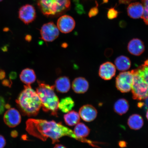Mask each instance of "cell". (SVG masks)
I'll use <instances>...</instances> for the list:
<instances>
[{"mask_svg":"<svg viewBox=\"0 0 148 148\" xmlns=\"http://www.w3.org/2000/svg\"><path fill=\"white\" fill-rule=\"evenodd\" d=\"M26 130L29 134L36 138L45 141L49 138L54 144L60 142V139L64 136H68L82 143H87L93 147H97L95 143L87 139L77 137L73 131L68 127L57 123L53 120L29 119L26 123Z\"/></svg>","mask_w":148,"mask_h":148,"instance_id":"6da1fadb","label":"cell"},{"mask_svg":"<svg viewBox=\"0 0 148 148\" xmlns=\"http://www.w3.org/2000/svg\"><path fill=\"white\" fill-rule=\"evenodd\" d=\"M16 102L24 115L29 116H36L42 107L41 102L38 94L30 85L24 86Z\"/></svg>","mask_w":148,"mask_h":148,"instance_id":"7a4b0ae2","label":"cell"},{"mask_svg":"<svg viewBox=\"0 0 148 148\" xmlns=\"http://www.w3.org/2000/svg\"><path fill=\"white\" fill-rule=\"evenodd\" d=\"M38 83L36 91L41 102L42 110L50 112L53 116H58L60 101L54 92V86H50L39 81Z\"/></svg>","mask_w":148,"mask_h":148,"instance_id":"3957f363","label":"cell"},{"mask_svg":"<svg viewBox=\"0 0 148 148\" xmlns=\"http://www.w3.org/2000/svg\"><path fill=\"white\" fill-rule=\"evenodd\" d=\"M70 4V0H38L39 8L47 16L62 14L69 9Z\"/></svg>","mask_w":148,"mask_h":148,"instance_id":"277c9868","label":"cell"},{"mask_svg":"<svg viewBox=\"0 0 148 148\" xmlns=\"http://www.w3.org/2000/svg\"><path fill=\"white\" fill-rule=\"evenodd\" d=\"M134 76L131 88L134 99L142 101L148 97V84L138 73L136 69L132 70Z\"/></svg>","mask_w":148,"mask_h":148,"instance_id":"5b68a950","label":"cell"},{"mask_svg":"<svg viewBox=\"0 0 148 148\" xmlns=\"http://www.w3.org/2000/svg\"><path fill=\"white\" fill-rule=\"evenodd\" d=\"M134 79L132 71H124L120 73L116 77V88L122 92H127L131 90Z\"/></svg>","mask_w":148,"mask_h":148,"instance_id":"8992f818","label":"cell"},{"mask_svg":"<svg viewBox=\"0 0 148 148\" xmlns=\"http://www.w3.org/2000/svg\"><path fill=\"white\" fill-rule=\"evenodd\" d=\"M41 38L44 41L53 42L58 38L59 30L58 27L53 22L44 24L40 30Z\"/></svg>","mask_w":148,"mask_h":148,"instance_id":"52a82bcc","label":"cell"},{"mask_svg":"<svg viewBox=\"0 0 148 148\" xmlns=\"http://www.w3.org/2000/svg\"><path fill=\"white\" fill-rule=\"evenodd\" d=\"M18 17L26 25L32 23L36 17V10L34 7L29 4L23 5L19 9Z\"/></svg>","mask_w":148,"mask_h":148,"instance_id":"ba28073f","label":"cell"},{"mask_svg":"<svg viewBox=\"0 0 148 148\" xmlns=\"http://www.w3.org/2000/svg\"><path fill=\"white\" fill-rule=\"evenodd\" d=\"M75 23L74 18L67 15L61 16L57 22V27L61 32L68 33L71 32L75 27Z\"/></svg>","mask_w":148,"mask_h":148,"instance_id":"9c48e42d","label":"cell"},{"mask_svg":"<svg viewBox=\"0 0 148 148\" xmlns=\"http://www.w3.org/2000/svg\"><path fill=\"white\" fill-rule=\"evenodd\" d=\"M21 116L20 112L14 108L8 109L3 116V120L5 123L11 127L17 126L21 123Z\"/></svg>","mask_w":148,"mask_h":148,"instance_id":"30bf717a","label":"cell"},{"mask_svg":"<svg viewBox=\"0 0 148 148\" xmlns=\"http://www.w3.org/2000/svg\"><path fill=\"white\" fill-rule=\"evenodd\" d=\"M79 114L84 121L90 122L93 121L97 118V112L95 107L90 105H86L79 109Z\"/></svg>","mask_w":148,"mask_h":148,"instance_id":"8fae6325","label":"cell"},{"mask_svg":"<svg viewBox=\"0 0 148 148\" xmlns=\"http://www.w3.org/2000/svg\"><path fill=\"white\" fill-rule=\"evenodd\" d=\"M116 73L115 66L112 62H105L100 66L99 76L104 80H110L115 75Z\"/></svg>","mask_w":148,"mask_h":148,"instance_id":"7c38bea8","label":"cell"},{"mask_svg":"<svg viewBox=\"0 0 148 148\" xmlns=\"http://www.w3.org/2000/svg\"><path fill=\"white\" fill-rule=\"evenodd\" d=\"M127 49L131 54L136 56L141 55L145 50L143 42L138 38H134L129 42Z\"/></svg>","mask_w":148,"mask_h":148,"instance_id":"4fadbf2b","label":"cell"},{"mask_svg":"<svg viewBox=\"0 0 148 148\" xmlns=\"http://www.w3.org/2000/svg\"><path fill=\"white\" fill-rule=\"evenodd\" d=\"M144 11L143 5L138 2L131 3L127 8L128 16L134 19L141 18L143 15Z\"/></svg>","mask_w":148,"mask_h":148,"instance_id":"5bb4252c","label":"cell"},{"mask_svg":"<svg viewBox=\"0 0 148 148\" xmlns=\"http://www.w3.org/2000/svg\"><path fill=\"white\" fill-rule=\"evenodd\" d=\"M72 88L75 93H84L88 90L89 83L84 78L82 77H77L74 79L72 83Z\"/></svg>","mask_w":148,"mask_h":148,"instance_id":"9a60e30c","label":"cell"},{"mask_svg":"<svg viewBox=\"0 0 148 148\" xmlns=\"http://www.w3.org/2000/svg\"><path fill=\"white\" fill-rule=\"evenodd\" d=\"M55 88L57 91L64 93L69 91L71 85L69 78L66 77H59L55 81Z\"/></svg>","mask_w":148,"mask_h":148,"instance_id":"2e32d148","label":"cell"},{"mask_svg":"<svg viewBox=\"0 0 148 148\" xmlns=\"http://www.w3.org/2000/svg\"><path fill=\"white\" fill-rule=\"evenodd\" d=\"M20 77L22 82L27 85H30L34 82L36 79L34 71L29 68L23 70L20 73Z\"/></svg>","mask_w":148,"mask_h":148,"instance_id":"e0dca14e","label":"cell"},{"mask_svg":"<svg viewBox=\"0 0 148 148\" xmlns=\"http://www.w3.org/2000/svg\"><path fill=\"white\" fill-rule=\"evenodd\" d=\"M127 124L131 129L138 130L141 129L143 126V118L139 114H133L129 117L127 121Z\"/></svg>","mask_w":148,"mask_h":148,"instance_id":"ac0fdd59","label":"cell"},{"mask_svg":"<svg viewBox=\"0 0 148 148\" xmlns=\"http://www.w3.org/2000/svg\"><path fill=\"white\" fill-rule=\"evenodd\" d=\"M64 118L66 124L70 127L77 125L79 123L80 119L79 113L74 110L66 113L64 114Z\"/></svg>","mask_w":148,"mask_h":148,"instance_id":"d6986e66","label":"cell"},{"mask_svg":"<svg viewBox=\"0 0 148 148\" xmlns=\"http://www.w3.org/2000/svg\"><path fill=\"white\" fill-rule=\"evenodd\" d=\"M115 66L120 71H125L128 70L131 66V62L128 57L125 56H120L116 59Z\"/></svg>","mask_w":148,"mask_h":148,"instance_id":"ffe728a7","label":"cell"},{"mask_svg":"<svg viewBox=\"0 0 148 148\" xmlns=\"http://www.w3.org/2000/svg\"><path fill=\"white\" fill-rule=\"evenodd\" d=\"M129 107L128 101L124 99H121L116 101L114 105V112L120 115H123L128 110Z\"/></svg>","mask_w":148,"mask_h":148,"instance_id":"44dd1931","label":"cell"},{"mask_svg":"<svg viewBox=\"0 0 148 148\" xmlns=\"http://www.w3.org/2000/svg\"><path fill=\"white\" fill-rule=\"evenodd\" d=\"M75 104V102L71 97H66L60 101L58 108L62 112L66 113L71 111Z\"/></svg>","mask_w":148,"mask_h":148,"instance_id":"7402d4cb","label":"cell"},{"mask_svg":"<svg viewBox=\"0 0 148 148\" xmlns=\"http://www.w3.org/2000/svg\"><path fill=\"white\" fill-rule=\"evenodd\" d=\"M90 129L87 126L83 123H79L74 128L73 132L77 137L86 138L90 134Z\"/></svg>","mask_w":148,"mask_h":148,"instance_id":"603a6c76","label":"cell"},{"mask_svg":"<svg viewBox=\"0 0 148 148\" xmlns=\"http://www.w3.org/2000/svg\"><path fill=\"white\" fill-rule=\"evenodd\" d=\"M138 73L148 84V59L144 64L137 68Z\"/></svg>","mask_w":148,"mask_h":148,"instance_id":"cb8c5ba5","label":"cell"},{"mask_svg":"<svg viewBox=\"0 0 148 148\" xmlns=\"http://www.w3.org/2000/svg\"><path fill=\"white\" fill-rule=\"evenodd\" d=\"M144 9V13L141 18L144 23L148 25V0H141Z\"/></svg>","mask_w":148,"mask_h":148,"instance_id":"d4e9b609","label":"cell"},{"mask_svg":"<svg viewBox=\"0 0 148 148\" xmlns=\"http://www.w3.org/2000/svg\"><path fill=\"white\" fill-rule=\"evenodd\" d=\"M118 12L117 10L114 8H111L109 9L107 16L110 19H113L117 17L118 16Z\"/></svg>","mask_w":148,"mask_h":148,"instance_id":"484cf974","label":"cell"},{"mask_svg":"<svg viewBox=\"0 0 148 148\" xmlns=\"http://www.w3.org/2000/svg\"><path fill=\"white\" fill-rule=\"evenodd\" d=\"M5 101L4 99L0 96V114L4 112L5 108Z\"/></svg>","mask_w":148,"mask_h":148,"instance_id":"4316f807","label":"cell"},{"mask_svg":"<svg viewBox=\"0 0 148 148\" xmlns=\"http://www.w3.org/2000/svg\"><path fill=\"white\" fill-rule=\"evenodd\" d=\"M98 12H99V9H98L97 6H96L90 9L89 12L88 16L90 17H92L97 15Z\"/></svg>","mask_w":148,"mask_h":148,"instance_id":"83f0119b","label":"cell"},{"mask_svg":"<svg viewBox=\"0 0 148 148\" xmlns=\"http://www.w3.org/2000/svg\"><path fill=\"white\" fill-rule=\"evenodd\" d=\"M6 144V140L4 137L0 134V148H3Z\"/></svg>","mask_w":148,"mask_h":148,"instance_id":"f1b7e54d","label":"cell"},{"mask_svg":"<svg viewBox=\"0 0 148 148\" xmlns=\"http://www.w3.org/2000/svg\"><path fill=\"white\" fill-rule=\"evenodd\" d=\"M5 73L3 70H0V79H2L5 78Z\"/></svg>","mask_w":148,"mask_h":148,"instance_id":"f546056e","label":"cell"},{"mask_svg":"<svg viewBox=\"0 0 148 148\" xmlns=\"http://www.w3.org/2000/svg\"><path fill=\"white\" fill-rule=\"evenodd\" d=\"M18 135V132L17 131H12V133H11V136H12V137H16Z\"/></svg>","mask_w":148,"mask_h":148,"instance_id":"4dcf8cb0","label":"cell"},{"mask_svg":"<svg viewBox=\"0 0 148 148\" xmlns=\"http://www.w3.org/2000/svg\"><path fill=\"white\" fill-rule=\"evenodd\" d=\"M53 148H66L63 145H61V144H56L55 146V147Z\"/></svg>","mask_w":148,"mask_h":148,"instance_id":"1f68e13d","label":"cell"},{"mask_svg":"<svg viewBox=\"0 0 148 148\" xmlns=\"http://www.w3.org/2000/svg\"><path fill=\"white\" fill-rule=\"evenodd\" d=\"M16 74L14 72L11 73L10 75V77L11 79H14L16 77Z\"/></svg>","mask_w":148,"mask_h":148,"instance_id":"d6a6232c","label":"cell"},{"mask_svg":"<svg viewBox=\"0 0 148 148\" xmlns=\"http://www.w3.org/2000/svg\"><path fill=\"white\" fill-rule=\"evenodd\" d=\"M11 82L10 81H9L8 80H5L3 81V84L5 86H9V85L10 84V83Z\"/></svg>","mask_w":148,"mask_h":148,"instance_id":"836d02e7","label":"cell"},{"mask_svg":"<svg viewBox=\"0 0 148 148\" xmlns=\"http://www.w3.org/2000/svg\"><path fill=\"white\" fill-rule=\"evenodd\" d=\"M31 39H32V38H31V36H28V35L25 38V39L27 41H30Z\"/></svg>","mask_w":148,"mask_h":148,"instance_id":"e575fe53","label":"cell"},{"mask_svg":"<svg viewBox=\"0 0 148 148\" xmlns=\"http://www.w3.org/2000/svg\"><path fill=\"white\" fill-rule=\"evenodd\" d=\"M146 117L148 120V109L147 111V113H146Z\"/></svg>","mask_w":148,"mask_h":148,"instance_id":"d590c367","label":"cell"},{"mask_svg":"<svg viewBox=\"0 0 148 148\" xmlns=\"http://www.w3.org/2000/svg\"><path fill=\"white\" fill-rule=\"evenodd\" d=\"M3 0H0V2L1 1H2Z\"/></svg>","mask_w":148,"mask_h":148,"instance_id":"8d00e7d4","label":"cell"}]
</instances>
